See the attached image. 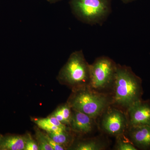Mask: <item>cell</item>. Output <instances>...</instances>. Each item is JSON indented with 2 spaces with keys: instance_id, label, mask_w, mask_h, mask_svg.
<instances>
[{
  "instance_id": "44dd1931",
  "label": "cell",
  "mask_w": 150,
  "mask_h": 150,
  "mask_svg": "<svg viewBox=\"0 0 150 150\" xmlns=\"http://www.w3.org/2000/svg\"><path fill=\"white\" fill-rule=\"evenodd\" d=\"M122 1H123V2L129 3L132 1H134V0H122Z\"/></svg>"
},
{
  "instance_id": "52a82bcc",
  "label": "cell",
  "mask_w": 150,
  "mask_h": 150,
  "mask_svg": "<svg viewBox=\"0 0 150 150\" xmlns=\"http://www.w3.org/2000/svg\"><path fill=\"white\" fill-rule=\"evenodd\" d=\"M130 126H150V103L142 100L127 109Z\"/></svg>"
},
{
  "instance_id": "7402d4cb",
  "label": "cell",
  "mask_w": 150,
  "mask_h": 150,
  "mask_svg": "<svg viewBox=\"0 0 150 150\" xmlns=\"http://www.w3.org/2000/svg\"><path fill=\"white\" fill-rule=\"evenodd\" d=\"M2 137V136L0 134V139H1V138Z\"/></svg>"
},
{
  "instance_id": "5bb4252c",
  "label": "cell",
  "mask_w": 150,
  "mask_h": 150,
  "mask_svg": "<svg viewBox=\"0 0 150 150\" xmlns=\"http://www.w3.org/2000/svg\"><path fill=\"white\" fill-rule=\"evenodd\" d=\"M36 137L38 145V150H53L49 144L46 138V135L40 131H36Z\"/></svg>"
},
{
  "instance_id": "4fadbf2b",
  "label": "cell",
  "mask_w": 150,
  "mask_h": 150,
  "mask_svg": "<svg viewBox=\"0 0 150 150\" xmlns=\"http://www.w3.org/2000/svg\"><path fill=\"white\" fill-rule=\"evenodd\" d=\"M34 122L39 128L46 131L48 133H59L62 131H67V129H63L58 126H53L48 123H45L41 121L40 118L35 119Z\"/></svg>"
},
{
  "instance_id": "8fae6325",
  "label": "cell",
  "mask_w": 150,
  "mask_h": 150,
  "mask_svg": "<svg viewBox=\"0 0 150 150\" xmlns=\"http://www.w3.org/2000/svg\"><path fill=\"white\" fill-rule=\"evenodd\" d=\"M106 145L102 140L93 139L79 142L75 146L74 150H101L106 148Z\"/></svg>"
},
{
  "instance_id": "d6986e66",
  "label": "cell",
  "mask_w": 150,
  "mask_h": 150,
  "mask_svg": "<svg viewBox=\"0 0 150 150\" xmlns=\"http://www.w3.org/2000/svg\"><path fill=\"white\" fill-rule=\"evenodd\" d=\"M46 138L48 141V143L51 146L53 150H65L64 146L59 144L58 143L54 142V140L52 139L48 134L46 135Z\"/></svg>"
},
{
  "instance_id": "3957f363",
  "label": "cell",
  "mask_w": 150,
  "mask_h": 150,
  "mask_svg": "<svg viewBox=\"0 0 150 150\" xmlns=\"http://www.w3.org/2000/svg\"><path fill=\"white\" fill-rule=\"evenodd\" d=\"M90 78V64L82 51H75L71 54L59 75L60 80L75 91L89 86Z\"/></svg>"
},
{
  "instance_id": "277c9868",
  "label": "cell",
  "mask_w": 150,
  "mask_h": 150,
  "mask_svg": "<svg viewBox=\"0 0 150 150\" xmlns=\"http://www.w3.org/2000/svg\"><path fill=\"white\" fill-rule=\"evenodd\" d=\"M70 5L76 18L91 25L104 21L111 11L109 0H71Z\"/></svg>"
},
{
  "instance_id": "6da1fadb",
  "label": "cell",
  "mask_w": 150,
  "mask_h": 150,
  "mask_svg": "<svg viewBox=\"0 0 150 150\" xmlns=\"http://www.w3.org/2000/svg\"><path fill=\"white\" fill-rule=\"evenodd\" d=\"M113 87L112 102L127 110L142 100V80L129 67L117 65Z\"/></svg>"
},
{
  "instance_id": "7a4b0ae2",
  "label": "cell",
  "mask_w": 150,
  "mask_h": 150,
  "mask_svg": "<svg viewBox=\"0 0 150 150\" xmlns=\"http://www.w3.org/2000/svg\"><path fill=\"white\" fill-rule=\"evenodd\" d=\"M69 104L73 110L83 112L93 119L105 111L112 102L105 94L89 86L75 91Z\"/></svg>"
},
{
  "instance_id": "5b68a950",
  "label": "cell",
  "mask_w": 150,
  "mask_h": 150,
  "mask_svg": "<svg viewBox=\"0 0 150 150\" xmlns=\"http://www.w3.org/2000/svg\"><path fill=\"white\" fill-rule=\"evenodd\" d=\"M117 65L106 56L97 58L90 64V78L89 86L100 92L113 85Z\"/></svg>"
},
{
  "instance_id": "9c48e42d",
  "label": "cell",
  "mask_w": 150,
  "mask_h": 150,
  "mask_svg": "<svg viewBox=\"0 0 150 150\" xmlns=\"http://www.w3.org/2000/svg\"><path fill=\"white\" fill-rule=\"evenodd\" d=\"M74 111L70 123L73 131L83 134L91 132L93 127V118L83 112Z\"/></svg>"
},
{
  "instance_id": "ba28073f",
  "label": "cell",
  "mask_w": 150,
  "mask_h": 150,
  "mask_svg": "<svg viewBox=\"0 0 150 150\" xmlns=\"http://www.w3.org/2000/svg\"><path fill=\"white\" fill-rule=\"evenodd\" d=\"M129 136L136 147L150 149V126H130Z\"/></svg>"
},
{
  "instance_id": "30bf717a",
  "label": "cell",
  "mask_w": 150,
  "mask_h": 150,
  "mask_svg": "<svg viewBox=\"0 0 150 150\" xmlns=\"http://www.w3.org/2000/svg\"><path fill=\"white\" fill-rule=\"evenodd\" d=\"M25 137L17 135L3 137L0 139V150H24Z\"/></svg>"
},
{
  "instance_id": "ffe728a7",
  "label": "cell",
  "mask_w": 150,
  "mask_h": 150,
  "mask_svg": "<svg viewBox=\"0 0 150 150\" xmlns=\"http://www.w3.org/2000/svg\"><path fill=\"white\" fill-rule=\"evenodd\" d=\"M46 1L50 3H55L61 0H46Z\"/></svg>"
},
{
  "instance_id": "ac0fdd59",
  "label": "cell",
  "mask_w": 150,
  "mask_h": 150,
  "mask_svg": "<svg viewBox=\"0 0 150 150\" xmlns=\"http://www.w3.org/2000/svg\"><path fill=\"white\" fill-rule=\"evenodd\" d=\"M24 150H38V145L30 135H28L25 137V144Z\"/></svg>"
},
{
  "instance_id": "e0dca14e",
  "label": "cell",
  "mask_w": 150,
  "mask_h": 150,
  "mask_svg": "<svg viewBox=\"0 0 150 150\" xmlns=\"http://www.w3.org/2000/svg\"><path fill=\"white\" fill-rule=\"evenodd\" d=\"M40 120L45 123H48L51 125H53L64 129H67V127L64 124L61 123L58 119L54 116H51L48 118H40Z\"/></svg>"
},
{
  "instance_id": "9a60e30c",
  "label": "cell",
  "mask_w": 150,
  "mask_h": 150,
  "mask_svg": "<svg viewBox=\"0 0 150 150\" xmlns=\"http://www.w3.org/2000/svg\"><path fill=\"white\" fill-rule=\"evenodd\" d=\"M71 109V108L69 103L63 105L58 108L64 118L65 124H70L73 113Z\"/></svg>"
},
{
  "instance_id": "7c38bea8",
  "label": "cell",
  "mask_w": 150,
  "mask_h": 150,
  "mask_svg": "<svg viewBox=\"0 0 150 150\" xmlns=\"http://www.w3.org/2000/svg\"><path fill=\"white\" fill-rule=\"evenodd\" d=\"M48 135L54 142L64 146L69 144L71 140L69 135L67 131L59 133H48Z\"/></svg>"
},
{
  "instance_id": "2e32d148",
  "label": "cell",
  "mask_w": 150,
  "mask_h": 150,
  "mask_svg": "<svg viewBox=\"0 0 150 150\" xmlns=\"http://www.w3.org/2000/svg\"><path fill=\"white\" fill-rule=\"evenodd\" d=\"M115 149L117 150H137V148L133 143L119 139L115 146Z\"/></svg>"
},
{
  "instance_id": "8992f818",
  "label": "cell",
  "mask_w": 150,
  "mask_h": 150,
  "mask_svg": "<svg viewBox=\"0 0 150 150\" xmlns=\"http://www.w3.org/2000/svg\"><path fill=\"white\" fill-rule=\"evenodd\" d=\"M101 126L106 133L117 137L123 135L129 125L128 118L123 111L115 108H108L105 110Z\"/></svg>"
}]
</instances>
